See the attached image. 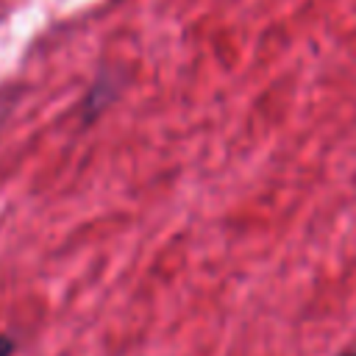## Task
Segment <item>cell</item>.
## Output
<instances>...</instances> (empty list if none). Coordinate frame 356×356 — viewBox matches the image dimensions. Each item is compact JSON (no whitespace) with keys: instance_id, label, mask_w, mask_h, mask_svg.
<instances>
[{"instance_id":"cell-1","label":"cell","mask_w":356,"mask_h":356,"mask_svg":"<svg viewBox=\"0 0 356 356\" xmlns=\"http://www.w3.org/2000/svg\"><path fill=\"white\" fill-rule=\"evenodd\" d=\"M342 356H356V350H348V353H342Z\"/></svg>"}]
</instances>
